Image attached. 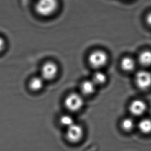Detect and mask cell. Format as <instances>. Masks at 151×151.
<instances>
[{"instance_id": "cell-1", "label": "cell", "mask_w": 151, "mask_h": 151, "mask_svg": "<svg viewBox=\"0 0 151 151\" xmlns=\"http://www.w3.org/2000/svg\"><path fill=\"white\" fill-rule=\"evenodd\" d=\"M59 4L58 0H37L35 9L36 13L40 16L49 17L56 12Z\"/></svg>"}, {"instance_id": "cell-2", "label": "cell", "mask_w": 151, "mask_h": 151, "mask_svg": "<svg viewBox=\"0 0 151 151\" xmlns=\"http://www.w3.org/2000/svg\"><path fill=\"white\" fill-rule=\"evenodd\" d=\"M108 55L105 51L95 50L88 55V62L91 66L94 68H100L106 65Z\"/></svg>"}, {"instance_id": "cell-3", "label": "cell", "mask_w": 151, "mask_h": 151, "mask_svg": "<svg viewBox=\"0 0 151 151\" xmlns=\"http://www.w3.org/2000/svg\"><path fill=\"white\" fill-rule=\"evenodd\" d=\"M84 101L80 95L73 93L68 95L65 100V106L69 111H78L82 108Z\"/></svg>"}, {"instance_id": "cell-4", "label": "cell", "mask_w": 151, "mask_h": 151, "mask_svg": "<svg viewBox=\"0 0 151 151\" xmlns=\"http://www.w3.org/2000/svg\"><path fill=\"white\" fill-rule=\"evenodd\" d=\"M59 68L55 63L49 61L42 65L41 69V77L44 80H52L57 76Z\"/></svg>"}, {"instance_id": "cell-5", "label": "cell", "mask_w": 151, "mask_h": 151, "mask_svg": "<svg viewBox=\"0 0 151 151\" xmlns=\"http://www.w3.org/2000/svg\"><path fill=\"white\" fill-rule=\"evenodd\" d=\"M136 82L139 88L146 90L151 86V73L149 71L141 70L136 76Z\"/></svg>"}, {"instance_id": "cell-6", "label": "cell", "mask_w": 151, "mask_h": 151, "mask_svg": "<svg viewBox=\"0 0 151 151\" xmlns=\"http://www.w3.org/2000/svg\"><path fill=\"white\" fill-rule=\"evenodd\" d=\"M83 136V129L79 125L75 124L67 128L66 137L70 142L76 143L79 141Z\"/></svg>"}, {"instance_id": "cell-7", "label": "cell", "mask_w": 151, "mask_h": 151, "mask_svg": "<svg viewBox=\"0 0 151 151\" xmlns=\"http://www.w3.org/2000/svg\"><path fill=\"white\" fill-rule=\"evenodd\" d=\"M147 109V106L145 102L141 100H135L131 103L129 107L130 112L134 116H139L145 113Z\"/></svg>"}, {"instance_id": "cell-8", "label": "cell", "mask_w": 151, "mask_h": 151, "mask_svg": "<svg viewBox=\"0 0 151 151\" xmlns=\"http://www.w3.org/2000/svg\"><path fill=\"white\" fill-rule=\"evenodd\" d=\"M45 80L41 77H34L29 82V88L33 91H38L43 88Z\"/></svg>"}, {"instance_id": "cell-9", "label": "cell", "mask_w": 151, "mask_h": 151, "mask_svg": "<svg viewBox=\"0 0 151 151\" xmlns=\"http://www.w3.org/2000/svg\"><path fill=\"white\" fill-rule=\"evenodd\" d=\"M135 65L134 60L131 57H124L121 61V67L124 71H132L134 69Z\"/></svg>"}, {"instance_id": "cell-10", "label": "cell", "mask_w": 151, "mask_h": 151, "mask_svg": "<svg viewBox=\"0 0 151 151\" xmlns=\"http://www.w3.org/2000/svg\"><path fill=\"white\" fill-rule=\"evenodd\" d=\"M139 62L144 66L151 65V51L145 50L142 51L138 57Z\"/></svg>"}, {"instance_id": "cell-11", "label": "cell", "mask_w": 151, "mask_h": 151, "mask_svg": "<svg viewBox=\"0 0 151 151\" xmlns=\"http://www.w3.org/2000/svg\"><path fill=\"white\" fill-rule=\"evenodd\" d=\"M81 90L84 94H92L95 90V84L93 81L87 80L82 83L81 86Z\"/></svg>"}, {"instance_id": "cell-12", "label": "cell", "mask_w": 151, "mask_h": 151, "mask_svg": "<svg viewBox=\"0 0 151 151\" xmlns=\"http://www.w3.org/2000/svg\"><path fill=\"white\" fill-rule=\"evenodd\" d=\"M139 128L144 134L151 132V120L147 119H143L139 123Z\"/></svg>"}, {"instance_id": "cell-13", "label": "cell", "mask_w": 151, "mask_h": 151, "mask_svg": "<svg viewBox=\"0 0 151 151\" xmlns=\"http://www.w3.org/2000/svg\"><path fill=\"white\" fill-rule=\"evenodd\" d=\"M107 79V77L105 73L103 72L98 71L93 77V81L94 82L95 84H101L104 83Z\"/></svg>"}, {"instance_id": "cell-14", "label": "cell", "mask_w": 151, "mask_h": 151, "mask_svg": "<svg viewBox=\"0 0 151 151\" xmlns=\"http://www.w3.org/2000/svg\"><path fill=\"white\" fill-rule=\"evenodd\" d=\"M60 123L67 128L75 124L73 118L69 115H64L60 118Z\"/></svg>"}, {"instance_id": "cell-15", "label": "cell", "mask_w": 151, "mask_h": 151, "mask_svg": "<svg viewBox=\"0 0 151 151\" xmlns=\"http://www.w3.org/2000/svg\"><path fill=\"white\" fill-rule=\"evenodd\" d=\"M122 127L124 130L129 132L134 128V122L130 118H126L122 121Z\"/></svg>"}, {"instance_id": "cell-16", "label": "cell", "mask_w": 151, "mask_h": 151, "mask_svg": "<svg viewBox=\"0 0 151 151\" xmlns=\"http://www.w3.org/2000/svg\"><path fill=\"white\" fill-rule=\"evenodd\" d=\"M5 41L3 38L0 36V52H2L4 50L5 47Z\"/></svg>"}, {"instance_id": "cell-17", "label": "cell", "mask_w": 151, "mask_h": 151, "mask_svg": "<svg viewBox=\"0 0 151 151\" xmlns=\"http://www.w3.org/2000/svg\"><path fill=\"white\" fill-rule=\"evenodd\" d=\"M145 21L147 25L151 27V12L148 13L145 17Z\"/></svg>"}]
</instances>
